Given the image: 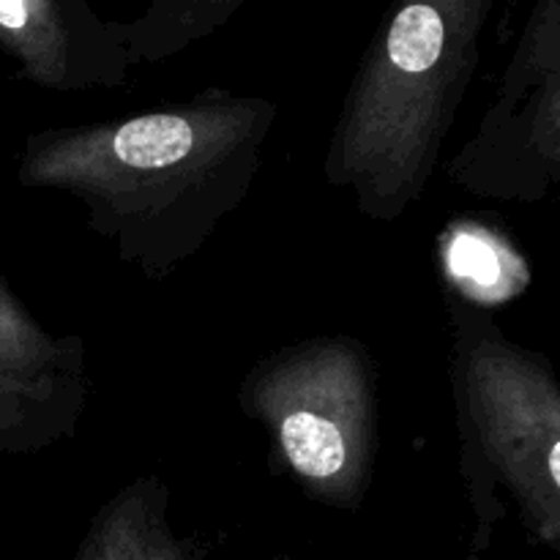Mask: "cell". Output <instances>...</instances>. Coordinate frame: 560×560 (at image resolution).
<instances>
[{
    "label": "cell",
    "mask_w": 560,
    "mask_h": 560,
    "mask_svg": "<svg viewBox=\"0 0 560 560\" xmlns=\"http://www.w3.org/2000/svg\"><path fill=\"white\" fill-rule=\"evenodd\" d=\"M173 492L159 476H137L102 503L74 560H206L195 539L175 534Z\"/></svg>",
    "instance_id": "obj_8"
},
{
    "label": "cell",
    "mask_w": 560,
    "mask_h": 560,
    "mask_svg": "<svg viewBox=\"0 0 560 560\" xmlns=\"http://www.w3.org/2000/svg\"><path fill=\"white\" fill-rule=\"evenodd\" d=\"M492 0H416L383 16L339 107L323 178L361 217L399 222L424 197L479 71Z\"/></svg>",
    "instance_id": "obj_2"
},
{
    "label": "cell",
    "mask_w": 560,
    "mask_h": 560,
    "mask_svg": "<svg viewBox=\"0 0 560 560\" xmlns=\"http://www.w3.org/2000/svg\"><path fill=\"white\" fill-rule=\"evenodd\" d=\"M279 560H290V558H279Z\"/></svg>",
    "instance_id": "obj_10"
},
{
    "label": "cell",
    "mask_w": 560,
    "mask_h": 560,
    "mask_svg": "<svg viewBox=\"0 0 560 560\" xmlns=\"http://www.w3.org/2000/svg\"><path fill=\"white\" fill-rule=\"evenodd\" d=\"M277 118L271 98L211 88L129 118L33 131L16 184L69 195L120 262L162 282L244 206Z\"/></svg>",
    "instance_id": "obj_1"
},
{
    "label": "cell",
    "mask_w": 560,
    "mask_h": 560,
    "mask_svg": "<svg viewBox=\"0 0 560 560\" xmlns=\"http://www.w3.org/2000/svg\"><path fill=\"white\" fill-rule=\"evenodd\" d=\"M446 175L479 200H560V0L530 9L495 98Z\"/></svg>",
    "instance_id": "obj_5"
},
{
    "label": "cell",
    "mask_w": 560,
    "mask_h": 560,
    "mask_svg": "<svg viewBox=\"0 0 560 560\" xmlns=\"http://www.w3.org/2000/svg\"><path fill=\"white\" fill-rule=\"evenodd\" d=\"M238 405L312 501L361 509L377 457V364L361 339L326 334L271 350L244 375Z\"/></svg>",
    "instance_id": "obj_4"
},
{
    "label": "cell",
    "mask_w": 560,
    "mask_h": 560,
    "mask_svg": "<svg viewBox=\"0 0 560 560\" xmlns=\"http://www.w3.org/2000/svg\"><path fill=\"white\" fill-rule=\"evenodd\" d=\"M88 394L85 339L52 337L0 273V452L38 454L71 438Z\"/></svg>",
    "instance_id": "obj_6"
},
{
    "label": "cell",
    "mask_w": 560,
    "mask_h": 560,
    "mask_svg": "<svg viewBox=\"0 0 560 560\" xmlns=\"http://www.w3.org/2000/svg\"><path fill=\"white\" fill-rule=\"evenodd\" d=\"M0 49L33 85L60 93L129 88V55L115 20L85 0H0Z\"/></svg>",
    "instance_id": "obj_7"
},
{
    "label": "cell",
    "mask_w": 560,
    "mask_h": 560,
    "mask_svg": "<svg viewBox=\"0 0 560 560\" xmlns=\"http://www.w3.org/2000/svg\"><path fill=\"white\" fill-rule=\"evenodd\" d=\"M448 386L459 476L474 514L470 558L490 547L506 517L498 490L525 528L560 556V381L550 361L503 334L465 295L448 299Z\"/></svg>",
    "instance_id": "obj_3"
},
{
    "label": "cell",
    "mask_w": 560,
    "mask_h": 560,
    "mask_svg": "<svg viewBox=\"0 0 560 560\" xmlns=\"http://www.w3.org/2000/svg\"><path fill=\"white\" fill-rule=\"evenodd\" d=\"M244 0H156L137 20L115 22L131 69L162 63L228 25Z\"/></svg>",
    "instance_id": "obj_9"
}]
</instances>
